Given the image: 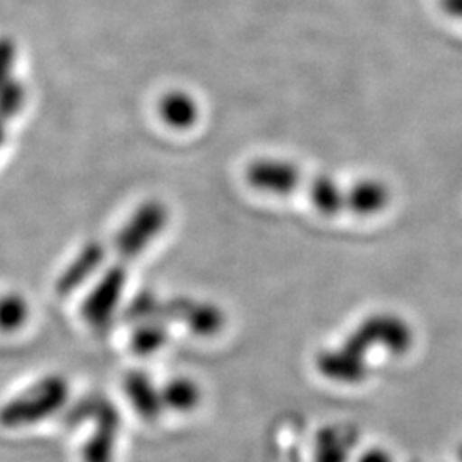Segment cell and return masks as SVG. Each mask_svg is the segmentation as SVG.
Segmentation results:
<instances>
[{
    "instance_id": "6da1fadb",
    "label": "cell",
    "mask_w": 462,
    "mask_h": 462,
    "mask_svg": "<svg viewBox=\"0 0 462 462\" xmlns=\"http://www.w3.org/2000/svg\"><path fill=\"white\" fill-rule=\"evenodd\" d=\"M70 399V383L60 374H49L0 406V427L30 429L64 413Z\"/></svg>"
},
{
    "instance_id": "7a4b0ae2",
    "label": "cell",
    "mask_w": 462,
    "mask_h": 462,
    "mask_svg": "<svg viewBox=\"0 0 462 462\" xmlns=\"http://www.w3.org/2000/svg\"><path fill=\"white\" fill-rule=\"evenodd\" d=\"M67 427H81L86 421L95 423L83 446V462H114L122 418L106 397L84 396L76 401L64 416Z\"/></svg>"
},
{
    "instance_id": "3957f363",
    "label": "cell",
    "mask_w": 462,
    "mask_h": 462,
    "mask_svg": "<svg viewBox=\"0 0 462 462\" xmlns=\"http://www.w3.org/2000/svg\"><path fill=\"white\" fill-rule=\"evenodd\" d=\"M168 208L163 202L149 199L125 221L116 238L118 261L129 263L143 254L149 244L165 230Z\"/></svg>"
},
{
    "instance_id": "277c9868",
    "label": "cell",
    "mask_w": 462,
    "mask_h": 462,
    "mask_svg": "<svg viewBox=\"0 0 462 462\" xmlns=\"http://www.w3.org/2000/svg\"><path fill=\"white\" fill-rule=\"evenodd\" d=\"M127 284V271L124 261L110 265L93 286L89 295L84 298L81 315L93 329H106L114 320L116 309L122 301Z\"/></svg>"
},
{
    "instance_id": "5b68a950",
    "label": "cell",
    "mask_w": 462,
    "mask_h": 462,
    "mask_svg": "<svg viewBox=\"0 0 462 462\" xmlns=\"http://www.w3.org/2000/svg\"><path fill=\"white\" fill-rule=\"evenodd\" d=\"M362 351L370 347H385L394 355H404L413 346L411 326L394 314H375L365 319L356 330L347 337Z\"/></svg>"
},
{
    "instance_id": "8992f818",
    "label": "cell",
    "mask_w": 462,
    "mask_h": 462,
    "mask_svg": "<svg viewBox=\"0 0 462 462\" xmlns=\"http://www.w3.org/2000/svg\"><path fill=\"white\" fill-rule=\"evenodd\" d=\"M248 185L271 196H290L301 185L303 175L297 163L280 158L255 160L245 170Z\"/></svg>"
},
{
    "instance_id": "52a82bcc",
    "label": "cell",
    "mask_w": 462,
    "mask_h": 462,
    "mask_svg": "<svg viewBox=\"0 0 462 462\" xmlns=\"http://www.w3.org/2000/svg\"><path fill=\"white\" fill-rule=\"evenodd\" d=\"M366 353L346 339L343 346L332 347L319 353L317 368L330 380L341 383H358L366 377Z\"/></svg>"
},
{
    "instance_id": "ba28073f",
    "label": "cell",
    "mask_w": 462,
    "mask_h": 462,
    "mask_svg": "<svg viewBox=\"0 0 462 462\" xmlns=\"http://www.w3.org/2000/svg\"><path fill=\"white\" fill-rule=\"evenodd\" d=\"M106 259V248L98 240H89L79 248L72 261L62 269L55 281V291L59 297H69L78 291L86 281L95 276Z\"/></svg>"
},
{
    "instance_id": "9c48e42d",
    "label": "cell",
    "mask_w": 462,
    "mask_h": 462,
    "mask_svg": "<svg viewBox=\"0 0 462 462\" xmlns=\"http://www.w3.org/2000/svg\"><path fill=\"white\" fill-rule=\"evenodd\" d=\"M166 314L182 320L199 336H215L225 326V315L211 303L194 300H173L166 305Z\"/></svg>"
},
{
    "instance_id": "30bf717a",
    "label": "cell",
    "mask_w": 462,
    "mask_h": 462,
    "mask_svg": "<svg viewBox=\"0 0 462 462\" xmlns=\"http://www.w3.org/2000/svg\"><path fill=\"white\" fill-rule=\"evenodd\" d=\"M125 396L131 401L135 413L144 420H154L163 413L165 404L162 397V389L154 385L146 372L133 370L124 379Z\"/></svg>"
},
{
    "instance_id": "8fae6325",
    "label": "cell",
    "mask_w": 462,
    "mask_h": 462,
    "mask_svg": "<svg viewBox=\"0 0 462 462\" xmlns=\"http://www.w3.org/2000/svg\"><path fill=\"white\" fill-rule=\"evenodd\" d=\"M158 116L168 127L187 131L198 124L200 106L198 99L183 89H171L158 101Z\"/></svg>"
},
{
    "instance_id": "7c38bea8",
    "label": "cell",
    "mask_w": 462,
    "mask_h": 462,
    "mask_svg": "<svg viewBox=\"0 0 462 462\" xmlns=\"http://www.w3.org/2000/svg\"><path fill=\"white\" fill-rule=\"evenodd\" d=\"M389 202L391 190L387 183L377 179H364L346 189V209L353 215H379Z\"/></svg>"
},
{
    "instance_id": "4fadbf2b",
    "label": "cell",
    "mask_w": 462,
    "mask_h": 462,
    "mask_svg": "<svg viewBox=\"0 0 462 462\" xmlns=\"http://www.w3.org/2000/svg\"><path fill=\"white\" fill-rule=\"evenodd\" d=\"M310 200L324 216H336L346 209V190L328 173L317 175L310 183Z\"/></svg>"
},
{
    "instance_id": "5bb4252c",
    "label": "cell",
    "mask_w": 462,
    "mask_h": 462,
    "mask_svg": "<svg viewBox=\"0 0 462 462\" xmlns=\"http://www.w3.org/2000/svg\"><path fill=\"white\" fill-rule=\"evenodd\" d=\"M162 397L165 408H170L177 413H189L196 410L200 402V387L194 380L187 377L170 380L162 389Z\"/></svg>"
},
{
    "instance_id": "9a60e30c",
    "label": "cell",
    "mask_w": 462,
    "mask_h": 462,
    "mask_svg": "<svg viewBox=\"0 0 462 462\" xmlns=\"http://www.w3.org/2000/svg\"><path fill=\"white\" fill-rule=\"evenodd\" d=\"M32 317V305L28 298L16 291L0 297V332L16 334L24 329Z\"/></svg>"
},
{
    "instance_id": "2e32d148",
    "label": "cell",
    "mask_w": 462,
    "mask_h": 462,
    "mask_svg": "<svg viewBox=\"0 0 462 462\" xmlns=\"http://www.w3.org/2000/svg\"><path fill=\"white\" fill-rule=\"evenodd\" d=\"M355 442L356 439H347L341 430H322L315 444V462H347Z\"/></svg>"
},
{
    "instance_id": "e0dca14e",
    "label": "cell",
    "mask_w": 462,
    "mask_h": 462,
    "mask_svg": "<svg viewBox=\"0 0 462 462\" xmlns=\"http://www.w3.org/2000/svg\"><path fill=\"white\" fill-rule=\"evenodd\" d=\"M166 341H168V330L165 324L152 319L141 322L139 328L134 330L133 339H131L134 351L144 356L160 351L165 346Z\"/></svg>"
},
{
    "instance_id": "ac0fdd59",
    "label": "cell",
    "mask_w": 462,
    "mask_h": 462,
    "mask_svg": "<svg viewBox=\"0 0 462 462\" xmlns=\"http://www.w3.org/2000/svg\"><path fill=\"white\" fill-rule=\"evenodd\" d=\"M28 105V86L19 78L0 86V116L11 122L23 114Z\"/></svg>"
},
{
    "instance_id": "d6986e66",
    "label": "cell",
    "mask_w": 462,
    "mask_h": 462,
    "mask_svg": "<svg viewBox=\"0 0 462 462\" xmlns=\"http://www.w3.org/2000/svg\"><path fill=\"white\" fill-rule=\"evenodd\" d=\"M17 43L11 36H0V86L16 78Z\"/></svg>"
},
{
    "instance_id": "ffe728a7",
    "label": "cell",
    "mask_w": 462,
    "mask_h": 462,
    "mask_svg": "<svg viewBox=\"0 0 462 462\" xmlns=\"http://www.w3.org/2000/svg\"><path fill=\"white\" fill-rule=\"evenodd\" d=\"M356 462H394V457L387 450H383L380 447H374V448L365 450Z\"/></svg>"
},
{
    "instance_id": "44dd1931",
    "label": "cell",
    "mask_w": 462,
    "mask_h": 462,
    "mask_svg": "<svg viewBox=\"0 0 462 462\" xmlns=\"http://www.w3.org/2000/svg\"><path fill=\"white\" fill-rule=\"evenodd\" d=\"M439 4L447 16L462 21V0H439Z\"/></svg>"
},
{
    "instance_id": "7402d4cb",
    "label": "cell",
    "mask_w": 462,
    "mask_h": 462,
    "mask_svg": "<svg viewBox=\"0 0 462 462\" xmlns=\"http://www.w3.org/2000/svg\"><path fill=\"white\" fill-rule=\"evenodd\" d=\"M7 124H9V122L0 116V152H2L4 144H5V141H7Z\"/></svg>"
},
{
    "instance_id": "603a6c76",
    "label": "cell",
    "mask_w": 462,
    "mask_h": 462,
    "mask_svg": "<svg viewBox=\"0 0 462 462\" xmlns=\"http://www.w3.org/2000/svg\"><path fill=\"white\" fill-rule=\"evenodd\" d=\"M457 456H459V461L462 462V446L461 448H459V452H457Z\"/></svg>"
}]
</instances>
